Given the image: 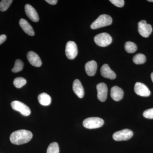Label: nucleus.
Instances as JSON below:
<instances>
[{
    "instance_id": "obj_5",
    "label": "nucleus",
    "mask_w": 153,
    "mask_h": 153,
    "mask_svg": "<svg viewBox=\"0 0 153 153\" xmlns=\"http://www.w3.org/2000/svg\"><path fill=\"white\" fill-rule=\"evenodd\" d=\"M11 105L13 109L21 113L25 116H28L31 114L30 108L21 102L15 100L11 102Z\"/></svg>"
},
{
    "instance_id": "obj_27",
    "label": "nucleus",
    "mask_w": 153,
    "mask_h": 153,
    "mask_svg": "<svg viewBox=\"0 0 153 153\" xmlns=\"http://www.w3.org/2000/svg\"><path fill=\"white\" fill-rule=\"evenodd\" d=\"M7 39V36L5 35H2L0 36V45L2 44L6 41Z\"/></svg>"
},
{
    "instance_id": "obj_16",
    "label": "nucleus",
    "mask_w": 153,
    "mask_h": 153,
    "mask_svg": "<svg viewBox=\"0 0 153 153\" xmlns=\"http://www.w3.org/2000/svg\"><path fill=\"white\" fill-rule=\"evenodd\" d=\"M19 25L23 31L30 36H34L35 32L31 25L25 19H21L19 21Z\"/></svg>"
},
{
    "instance_id": "obj_11",
    "label": "nucleus",
    "mask_w": 153,
    "mask_h": 153,
    "mask_svg": "<svg viewBox=\"0 0 153 153\" xmlns=\"http://www.w3.org/2000/svg\"><path fill=\"white\" fill-rule=\"evenodd\" d=\"M25 11L26 15L30 20L35 22L39 21V18L38 13L33 6L27 4L25 6Z\"/></svg>"
},
{
    "instance_id": "obj_9",
    "label": "nucleus",
    "mask_w": 153,
    "mask_h": 153,
    "mask_svg": "<svg viewBox=\"0 0 153 153\" xmlns=\"http://www.w3.org/2000/svg\"><path fill=\"white\" fill-rule=\"evenodd\" d=\"M134 90L136 94L140 96L147 97L151 94L150 91L147 86L141 82H136L135 84Z\"/></svg>"
},
{
    "instance_id": "obj_17",
    "label": "nucleus",
    "mask_w": 153,
    "mask_h": 153,
    "mask_svg": "<svg viewBox=\"0 0 153 153\" xmlns=\"http://www.w3.org/2000/svg\"><path fill=\"white\" fill-rule=\"evenodd\" d=\"M97 63L94 60L88 61L85 64V70L88 76H93L95 75L97 70Z\"/></svg>"
},
{
    "instance_id": "obj_29",
    "label": "nucleus",
    "mask_w": 153,
    "mask_h": 153,
    "mask_svg": "<svg viewBox=\"0 0 153 153\" xmlns=\"http://www.w3.org/2000/svg\"><path fill=\"white\" fill-rule=\"evenodd\" d=\"M151 79H152V81L153 82V72L152 73L151 75Z\"/></svg>"
},
{
    "instance_id": "obj_26",
    "label": "nucleus",
    "mask_w": 153,
    "mask_h": 153,
    "mask_svg": "<svg viewBox=\"0 0 153 153\" xmlns=\"http://www.w3.org/2000/svg\"><path fill=\"white\" fill-rule=\"evenodd\" d=\"M110 1L114 5L118 7H122L124 5V0H110Z\"/></svg>"
},
{
    "instance_id": "obj_18",
    "label": "nucleus",
    "mask_w": 153,
    "mask_h": 153,
    "mask_svg": "<svg viewBox=\"0 0 153 153\" xmlns=\"http://www.w3.org/2000/svg\"><path fill=\"white\" fill-rule=\"evenodd\" d=\"M38 100L39 103L44 106H48L51 103V97L46 93H42L38 96Z\"/></svg>"
},
{
    "instance_id": "obj_2",
    "label": "nucleus",
    "mask_w": 153,
    "mask_h": 153,
    "mask_svg": "<svg viewBox=\"0 0 153 153\" xmlns=\"http://www.w3.org/2000/svg\"><path fill=\"white\" fill-rule=\"evenodd\" d=\"M112 19L110 16L108 15H100L91 25V28L93 30L98 29L106 26H109L112 24Z\"/></svg>"
},
{
    "instance_id": "obj_30",
    "label": "nucleus",
    "mask_w": 153,
    "mask_h": 153,
    "mask_svg": "<svg viewBox=\"0 0 153 153\" xmlns=\"http://www.w3.org/2000/svg\"><path fill=\"white\" fill-rule=\"evenodd\" d=\"M148 1L151 2H153V0H148Z\"/></svg>"
},
{
    "instance_id": "obj_10",
    "label": "nucleus",
    "mask_w": 153,
    "mask_h": 153,
    "mask_svg": "<svg viewBox=\"0 0 153 153\" xmlns=\"http://www.w3.org/2000/svg\"><path fill=\"white\" fill-rule=\"evenodd\" d=\"M97 97L101 102H104L107 97L108 88L106 84L103 82L99 83L97 85Z\"/></svg>"
},
{
    "instance_id": "obj_3",
    "label": "nucleus",
    "mask_w": 153,
    "mask_h": 153,
    "mask_svg": "<svg viewBox=\"0 0 153 153\" xmlns=\"http://www.w3.org/2000/svg\"><path fill=\"white\" fill-rule=\"evenodd\" d=\"M104 123V120L102 119L100 117H92L85 119L82 124L85 128L94 129L101 127Z\"/></svg>"
},
{
    "instance_id": "obj_13",
    "label": "nucleus",
    "mask_w": 153,
    "mask_h": 153,
    "mask_svg": "<svg viewBox=\"0 0 153 153\" xmlns=\"http://www.w3.org/2000/svg\"><path fill=\"white\" fill-rule=\"evenodd\" d=\"M100 72L102 76L105 78L114 79H115L116 77V74L114 71L111 70L109 66L107 64H105L102 66Z\"/></svg>"
},
{
    "instance_id": "obj_23",
    "label": "nucleus",
    "mask_w": 153,
    "mask_h": 153,
    "mask_svg": "<svg viewBox=\"0 0 153 153\" xmlns=\"http://www.w3.org/2000/svg\"><path fill=\"white\" fill-rule=\"evenodd\" d=\"M47 153H59V147L57 143L54 142L50 144L47 149Z\"/></svg>"
},
{
    "instance_id": "obj_20",
    "label": "nucleus",
    "mask_w": 153,
    "mask_h": 153,
    "mask_svg": "<svg viewBox=\"0 0 153 153\" xmlns=\"http://www.w3.org/2000/svg\"><path fill=\"white\" fill-rule=\"evenodd\" d=\"M125 49L128 53H133L137 51V48L136 44L134 42L128 41L125 44Z\"/></svg>"
},
{
    "instance_id": "obj_4",
    "label": "nucleus",
    "mask_w": 153,
    "mask_h": 153,
    "mask_svg": "<svg viewBox=\"0 0 153 153\" xmlns=\"http://www.w3.org/2000/svg\"><path fill=\"white\" fill-rule=\"evenodd\" d=\"M94 41L96 44L100 47H105L111 44L112 38L108 33H101L94 37Z\"/></svg>"
},
{
    "instance_id": "obj_15",
    "label": "nucleus",
    "mask_w": 153,
    "mask_h": 153,
    "mask_svg": "<svg viewBox=\"0 0 153 153\" xmlns=\"http://www.w3.org/2000/svg\"><path fill=\"white\" fill-rule=\"evenodd\" d=\"M73 90L74 93L79 98H82L84 95V90L79 79H76L73 83Z\"/></svg>"
},
{
    "instance_id": "obj_28",
    "label": "nucleus",
    "mask_w": 153,
    "mask_h": 153,
    "mask_svg": "<svg viewBox=\"0 0 153 153\" xmlns=\"http://www.w3.org/2000/svg\"><path fill=\"white\" fill-rule=\"evenodd\" d=\"M46 1L51 5H55L57 3V0H46Z\"/></svg>"
},
{
    "instance_id": "obj_25",
    "label": "nucleus",
    "mask_w": 153,
    "mask_h": 153,
    "mask_svg": "<svg viewBox=\"0 0 153 153\" xmlns=\"http://www.w3.org/2000/svg\"><path fill=\"white\" fill-rule=\"evenodd\" d=\"M143 115L146 118L153 119V108L145 111L143 113Z\"/></svg>"
},
{
    "instance_id": "obj_19",
    "label": "nucleus",
    "mask_w": 153,
    "mask_h": 153,
    "mask_svg": "<svg viewBox=\"0 0 153 153\" xmlns=\"http://www.w3.org/2000/svg\"><path fill=\"white\" fill-rule=\"evenodd\" d=\"M146 56L142 53L136 54L134 56L133 58V61L134 63L138 65L143 64L146 62Z\"/></svg>"
},
{
    "instance_id": "obj_22",
    "label": "nucleus",
    "mask_w": 153,
    "mask_h": 153,
    "mask_svg": "<svg viewBox=\"0 0 153 153\" xmlns=\"http://www.w3.org/2000/svg\"><path fill=\"white\" fill-rule=\"evenodd\" d=\"M24 67V63L22 60L17 59L15 62V65L12 71L14 73H17L22 71Z\"/></svg>"
},
{
    "instance_id": "obj_8",
    "label": "nucleus",
    "mask_w": 153,
    "mask_h": 153,
    "mask_svg": "<svg viewBox=\"0 0 153 153\" xmlns=\"http://www.w3.org/2000/svg\"><path fill=\"white\" fill-rule=\"evenodd\" d=\"M139 33L144 38H148L152 32V28L145 20H142L138 24Z\"/></svg>"
},
{
    "instance_id": "obj_24",
    "label": "nucleus",
    "mask_w": 153,
    "mask_h": 153,
    "mask_svg": "<svg viewBox=\"0 0 153 153\" xmlns=\"http://www.w3.org/2000/svg\"><path fill=\"white\" fill-rule=\"evenodd\" d=\"M12 0H2L0 2V11L4 12L9 8L13 2Z\"/></svg>"
},
{
    "instance_id": "obj_21",
    "label": "nucleus",
    "mask_w": 153,
    "mask_h": 153,
    "mask_svg": "<svg viewBox=\"0 0 153 153\" xmlns=\"http://www.w3.org/2000/svg\"><path fill=\"white\" fill-rule=\"evenodd\" d=\"M27 83V80L25 78L22 77H18L15 78L13 81L14 85L17 88H21L26 85Z\"/></svg>"
},
{
    "instance_id": "obj_12",
    "label": "nucleus",
    "mask_w": 153,
    "mask_h": 153,
    "mask_svg": "<svg viewBox=\"0 0 153 153\" xmlns=\"http://www.w3.org/2000/svg\"><path fill=\"white\" fill-rule=\"evenodd\" d=\"M27 58L31 65L36 67H40L42 65V61L38 54L33 51H30L27 54Z\"/></svg>"
},
{
    "instance_id": "obj_6",
    "label": "nucleus",
    "mask_w": 153,
    "mask_h": 153,
    "mask_svg": "<svg viewBox=\"0 0 153 153\" xmlns=\"http://www.w3.org/2000/svg\"><path fill=\"white\" fill-rule=\"evenodd\" d=\"M133 136V132L129 129H124L114 133L113 135L114 140L117 141L127 140Z\"/></svg>"
},
{
    "instance_id": "obj_14",
    "label": "nucleus",
    "mask_w": 153,
    "mask_h": 153,
    "mask_svg": "<svg viewBox=\"0 0 153 153\" xmlns=\"http://www.w3.org/2000/svg\"><path fill=\"white\" fill-rule=\"evenodd\" d=\"M123 91L117 86H113L111 90V96L116 101H119L123 98Z\"/></svg>"
},
{
    "instance_id": "obj_1",
    "label": "nucleus",
    "mask_w": 153,
    "mask_h": 153,
    "mask_svg": "<svg viewBox=\"0 0 153 153\" xmlns=\"http://www.w3.org/2000/svg\"><path fill=\"white\" fill-rule=\"evenodd\" d=\"M31 131L26 130H19L13 132L10 136V140L15 145L24 144L29 142L33 138Z\"/></svg>"
},
{
    "instance_id": "obj_7",
    "label": "nucleus",
    "mask_w": 153,
    "mask_h": 153,
    "mask_svg": "<svg viewBox=\"0 0 153 153\" xmlns=\"http://www.w3.org/2000/svg\"><path fill=\"white\" fill-rule=\"evenodd\" d=\"M65 53L66 57L70 60L74 59L78 54V49L75 42L72 41H68L66 44Z\"/></svg>"
}]
</instances>
